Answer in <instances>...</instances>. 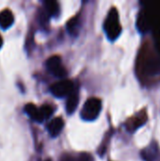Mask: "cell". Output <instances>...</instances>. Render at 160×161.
Wrapping results in <instances>:
<instances>
[{
  "label": "cell",
  "instance_id": "16",
  "mask_svg": "<svg viewBox=\"0 0 160 161\" xmlns=\"http://www.w3.org/2000/svg\"><path fill=\"white\" fill-rule=\"evenodd\" d=\"M46 161H50V160H46Z\"/></svg>",
  "mask_w": 160,
  "mask_h": 161
},
{
  "label": "cell",
  "instance_id": "1",
  "mask_svg": "<svg viewBox=\"0 0 160 161\" xmlns=\"http://www.w3.org/2000/svg\"><path fill=\"white\" fill-rule=\"evenodd\" d=\"M137 74L142 83H155L160 75V58L149 42L144 43L137 59Z\"/></svg>",
  "mask_w": 160,
  "mask_h": 161
},
{
  "label": "cell",
  "instance_id": "7",
  "mask_svg": "<svg viewBox=\"0 0 160 161\" xmlns=\"http://www.w3.org/2000/svg\"><path fill=\"white\" fill-rule=\"evenodd\" d=\"M63 125H64V123H63V120L61 118H55L54 120H52L48 124L47 130L51 136L57 137L61 132Z\"/></svg>",
  "mask_w": 160,
  "mask_h": 161
},
{
  "label": "cell",
  "instance_id": "15",
  "mask_svg": "<svg viewBox=\"0 0 160 161\" xmlns=\"http://www.w3.org/2000/svg\"><path fill=\"white\" fill-rule=\"evenodd\" d=\"M2 43H3V40H2V37L0 36V47L2 46Z\"/></svg>",
  "mask_w": 160,
  "mask_h": 161
},
{
  "label": "cell",
  "instance_id": "5",
  "mask_svg": "<svg viewBox=\"0 0 160 161\" xmlns=\"http://www.w3.org/2000/svg\"><path fill=\"white\" fill-rule=\"evenodd\" d=\"M48 71L57 77H64L67 75V71L61 64V59L58 56H53L46 61Z\"/></svg>",
  "mask_w": 160,
  "mask_h": 161
},
{
  "label": "cell",
  "instance_id": "10",
  "mask_svg": "<svg viewBox=\"0 0 160 161\" xmlns=\"http://www.w3.org/2000/svg\"><path fill=\"white\" fill-rule=\"evenodd\" d=\"M78 105V94L75 91H74L69 96H68V99H67V102H66V110L69 114H72L76 107Z\"/></svg>",
  "mask_w": 160,
  "mask_h": 161
},
{
  "label": "cell",
  "instance_id": "6",
  "mask_svg": "<svg viewBox=\"0 0 160 161\" xmlns=\"http://www.w3.org/2000/svg\"><path fill=\"white\" fill-rule=\"evenodd\" d=\"M147 121V114L145 112V110H142L141 112H139L136 116L130 118L127 122H126V127L129 131L133 132L136 129H138L140 126L143 125Z\"/></svg>",
  "mask_w": 160,
  "mask_h": 161
},
{
  "label": "cell",
  "instance_id": "12",
  "mask_svg": "<svg viewBox=\"0 0 160 161\" xmlns=\"http://www.w3.org/2000/svg\"><path fill=\"white\" fill-rule=\"evenodd\" d=\"M137 25H138L140 31H141V32H145L149 29V21H148V17L146 16L144 10H141L140 12Z\"/></svg>",
  "mask_w": 160,
  "mask_h": 161
},
{
  "label": "cell",
  "instance_id": "2",
  "mask_svg": "<svg viewBox=\"0 0 160 161\" xmlns=\"http://www.w3.org/2000/svg\"><path fill=\"white\" fill-rule=\"evenodd\" d=\"M104 28H105L107 36L111 41L116 40L120 36L122 32V26L120 24L119 12L115 7L111 8L110 10L108 11V16L105 21Z\"/></svg>",
  "mask_w": 160,
  "mask_h": 161
},
{
  "label": "cell",
  "instance_id": "9",
  "mask_svg": "<svg viewBox=\"0 0 160 161\" xmlns=\"http://www.w3.org/2000/svg\"><path fill=\"white\" fill-rule=\"evenodd\" d=\"M25 113L32 119L34 120L35 122H39V123H41L43 121L42 117H41V111H40V108H38L36 106H34L33 104H27L25 107Z\"/></svg>",
  "mask_w": 160,
  "mask_h": 161
},
{
  "label": "cell",
  "instance_id": "14",
  "mask_svg": "<svg viewBox=\"0 0 160 161\" xmlns=\"http://www.w3.org/2000/svg\"><path fill=\"white\" fill-rule=\"evenodd\" d=\"M40 111L43 120H47L53 113V108L50 106H42L40 108Z\"/></svg>",
  "mask_w": 160,
  "mask_h": 161
},
{
  "label": "cell",
  "instance_id": "8",
  "mask_svg": "<svg viewBox=\"0 0 160 161\" xmlns=\"http://www.w3.org/2000/svg\"><path fill=\"white\" fill-rule=\"evenodd\" d=\"M14 21V16L9 9H4L0 12V26L3 29L8 28Z\"/></svg>",
  "mask_w": 160,
  "mask_h": 161
},
{
  "label": "cell",
  "instance_id": "13",
  "mask_svg": "<svg viewBox=\"0 0 160 161\" xmlns=\"http://www.w3.org/2000/svg\"><path fill=\"white\" fill-rule=\"evenodd\" d=\"M78 26H79V18H78L77 16L72 18V19L68 22V24H67V27H68L69 32H70L72 35H74V36L77 35Z\"/></svg>",
  "mask_w": 160,
  "mask_h": 161
},
{
  "label": "cell",
  "instance_id": "3",
  "mask_svg": "<svg viewBox=\"0 0 160 161\" xmlns=\"http://www.w3.org/2000/svg\"><path fill=\"white\" fill-rule=\"evenodd\" d=\"M102 108V102L98 98H90L81 110V118L86 121L95 120Z\"/></svg>",
  "mask_w": 160,
  "mask_h": 161
},
{
  "label": "cell",
  "instance_id": "11",
  "mask_svg": "<svg viewBox=\"0 0 160 161\" xmlns=\"http://www.w3.org/2000/svg\"><path fill=\"white\" fill-rule=\"evenodd\" d=\"M44 10L48 14V16H57L59 12V7L58 2L56 1H45L44 3Z\"/></svg>",
  "mask_w": 160,
  "mask_h": 161
},
{
  "label": "cell",
  "instance_id": "4",
  "mask_svg": "<svg viewBox=\"0 0 160 161\" xmlns=\"http://www.w3.org/2000/svg\"><path fill=\"white\" fill-rule=\"evenodd\" d=\"M50 91L56 97L61 98L69 96L74 92V84L71 80L65 79L53 84L50 87Z\"/></svg>",
  "mask_w": 160,
  "mask_h": 161
}]
</instances>
